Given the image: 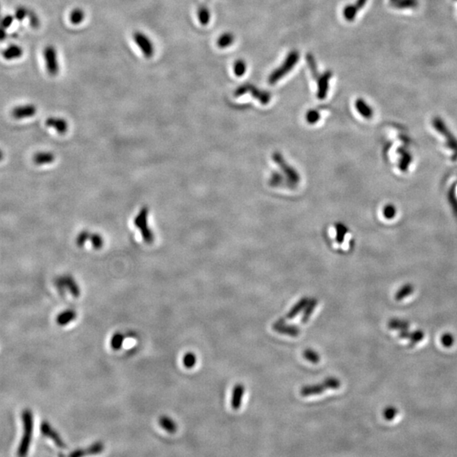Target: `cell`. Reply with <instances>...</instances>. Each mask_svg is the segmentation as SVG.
Returning a JSON list of instances; mask_svg holds the SVG:
<instances>
[{
  "instance_id": "d4e9b609",
  "label": "cell",
  "mask_w": 457,
  "mask_h": 457,
  "mask_svg": "<svg viewBox=\"0 0 457 457\" xmlns=\"http://www.w3.org/2000/svg\"><path fill=\"white\" fill-rule=\"evenodd\" d=\"M76 312L73 310H66L65 312H61L60 315H58L56 322L60 326H65L69 324L70 322L75 320L76 319Z\"/></svg>"
},
{
  "instance_id": "277c9868",
  "label": "cell",
  "mask_w": 457,
  "mask_h": 457,
  "mask_svg": "<svg viewBox=\"0 0 457 457\" xmlns=\"http://www.w3.org/2000/svg\"><path fill=\"white\" fill-rule=\"evenodd\" d=\"M432 125L435 131L445 137L448 148L454 152L453 158L457 159V138L455 136L454 134L452 133L451 130L448 128L447 125L440 117H434Z\"/></svg>"
},
{
  "instance_id": "8fae6325",
  "label": "cell",
  "mask_w": 457,
  "mask_h": 457,
  "mask_svg": "<svg viewBox=\"0 0 457 457\" xmlns=\"http://www.w3.org/2000/svg\"><path fill=\"white\" fill-rule=\"evenodd\" d=\"M333 72L331 70H326L325 72L323 73L319 76L318 81V91H317V96L320 100H323L326 98L328 94V88H329V82L331 80Z\"/></svg>"
},
{
  "instance_id": "83f0119b",
  "label": "cell",
  "mask_w": 457,
  "mask_h": 457,
  "mask_svg": "<svg viewBox=\"0 0 457 457\" xmlns=\"http://www.w3.org/2000/svg\"><path fill=\"white\" fill-rule=\"evenodd\" d=\"M196 16H197V19H198V22L201 25H208V23L210 22L211 13L208 10V7H199L197 12H196Z\"/></svg>"
},
{
  "instance_id": "f5cc1de1",
  "label": "cell",
  "mask_w": 457,
  "mask_h": 457,
  "mask_svg": "<svg viewBox=\"0 0 457 457\" xmlns=\"http://www.w3.org/2000/svg\"><path fill=\"white\" fill-rule=\"evenodd\" d=\"M454 1H457V0H454Z\"/></svg>"
},
{
  "instance_id": "f35d334b",
  "label": "cell",
  "mask_w": 457,
  "mask_h": 457,
  "mask_svg": "<svg viewBox=\"0 0 457 457\" xmlns=\"http://www.w3.org/2000/svg\"><path fill=\"white\" fill-rule=\"evenodd\" d=\"M320 120V113L316 109H309L306 114V122L311 125L317 123Z\"/></svg>"
},
{
  "instance_id": "4316f807",
  "label": "cell",
  "mask_w": 457,
  "mask_h": 457,
  "mask_svg": "<svg viewBox=\"0 0 457 457\" xmlns=\"http://www.w3.org/2000/svg\"><path fill=\"white\" fill-rule=\"evenodd\" d=\"M235 36L231 32H224L217 39V46L220 48H226L233 44Z\"/></svg>"
},
{
  "instance_id": "6da1fadb",
  "label": "cell",
  "mask_w": 457,
  "mask_h": 457,
  "mask_svg": "<svg viewBox=\"0 0 457 457\" xmlns=\"http://www.w3.org/2000/svg\"><path fill=\"white\" fill-rule=\"evenodd\" d=\"M23 428H24V432H23L22 438L20 443V446L18 448V456L20 457H25L27 455L29 451V448L31 445L32 439V435H33V427H34V421H33V414L32 411H24L22 413Z\"/></svg>"
},
{
  "instance_id": "e0dca14e",
  "label": "cell",
  "mask_w": 457,
  "mask_h": 457,
  "mask_svg": "<svg viewBox=\"0 0 457 457\" xmlns=\"http://www.w3.org/2000/svg\"><path fill=\"white\" fill-rule=\"evenodd\" d=\"M244 392H245V387L243 385L239 384L234 387L233 391H232V397H231V407L234 410H239L241 407Z\"/></svg>"
},
{
  "instance_id": "5b68a950",
  "label": "cell",
  "mask_w": 457,
  "mask_h": 457,
  "mask_svg": "<svg viewBox=\"0 0 457 457\" xmlns=\"http://www.w3.org/2000/svg\"><path fill=\"white\" fill-rule=\"evenodd\" d=\"M134 224L140 230L142 238L146 243L151 244L153 242L154 235L149 225V208H143L139 212L134 221Z\"/></svg>"
},
{
  "instance_id": "ac0fdd59",
  "label": "cell",
  "mask_w": 457,
  "mask_h": 457,
  "mask_svg": "<svg viewBox=\"0 0 457 457\" xmlns=\"http://www.w3.org/2000/svg\"><path fill=\"white\" fill-rule=\"evenodd\" d=\"M104 445H103V443L102 442H97V443H95L93 445L89 446L87 449H84V450H76L72 453H70L69 456L72 457H83V456H87V455H96L101 453L102 451H104Z\"/></svg>"
},
{
  "instance_id": "681fc988",
  "label": "cell",
  "mask_w": 457,
  "mask_h": 457,
  "mask_svg": "<svg viewBox=\"0 0 457 457\" xmlns=\"http://www.w3.org/2000/svg\"><path fill=\"white\" fill-rule=\"evenodd\" d=\"M367 2H368V0H356L355 4H356V6L357 7V9L360 10L361 9L364 8Z\"/></svg>"
},
{
  "instance_id": "7c38bea8",
  "label": "cell",
  "mask_w": 457,
  "mask_h": 457,
  "mask_svg": "<svg viewBox=\"0 0 457 457\" xmlns=\"http://www.w3.org/2000/svg\"><path fill=\"white\" fill-rule=\"evenodd\" d=\"M56 284L59 287V289L66 288L73 297L76 298L80 297L81 290H80L79 285L76 284V281L72 277L65 276V277L59 278L56 281Z\"/></svg>"
},
{
  "instance_id": "f907efd6",
  "label": "cell",
  "mask_w": 457,
  "mask_h": 457,
  "mask_svg": "<svg viewBox=\"0 0 457 457\" xmlns=\"http://www.w3.org/2000/svg\"><path fill=\"white\" fill-rule=\"evenodd\" d=\"M7 32L6 29L3 28L0 26V42L3 41L6 39Z\"/></svg>"
},
{
  "instance_id": "30bf717a",
  "label": "cell",
  "mask_w": 457,
  "mask_h": 457,
  "mask_svg": "<svg viewBox=\"0 0 457 457\" xmlns=\"http://www.w3.org/2000/svg\"><path fill=\"white\" fill-rule=\"evenodd\" d=\"M41 432L43 435H44L46 437L50 438L52 441L54 442L55 445L60 449H66V444L65 443L62 438L60 437L59 433L49 424V423L44 421L41 424Z\"/></svg>"
},
{
  "instance_id": "c3c4849f",
  "label": "cell",
  "mask_w": 457,
  "mask_h": 457,
  "mask_svg": "<svg viewBox=\"0 0 457 457\" xmlns=\"http://www.w3.org/2000/svg\"><path fill=\"white\" fill-rule=\"evenodd\" d=\"M454 193L453 190L450 191V202H451L453 209L457 213V199Z\"/></svg>"
},
{
  "instance_id": "d590c367",
  "label": "cell",
  "mask_w": 457,
  "mask_h": 457,
  "mask_svg": "<svg viewBox=\"0 0 457 457\" xmlns=\"http://www.w3.org/2000/svg\"><path fill=\"white\" fill-rule=\"evenodd\" d=\"M124 342V335L120 333H116L111 339L110 346L114 350H120Z\"/></svg>"
},
{
  "instance_id": "52a82bcc",
  "label": "cell",
  "mask_w": 457,
  "mask_h": 457,
  "mask_svg": "<svg viewBox=\"0 0 457 457\" xmlns=\"http://www.w3.org/2000/svg\"><path fill=\"white\" fill-rule=\"evenodd\" d=\"M46 69L50 76H57L60 72V63L58 60L57 51L52 45H48L44 50Z\"/></svg>"
},
{
  "instance_id": "836d02e7",
  "label": "cell",
  "mask_w": 457,
  "mask_h": 457,
  "mask_svg": "<svg viewBox=\"0 0 457 457\" xmlns=\"http://www.w3.org/2000/svg\"><path fill=\"white\" fill-rule=\"evenodd\" d=\"M303 356H304L305 359L307 360L308 362L312 363V364H318L320 362L319 354L315 350H312V349H306V350H304Z\"/></svg>"
},
{
  "instance_id": "f6af8a7d",
  "label": "cell",
  "mask_w": 457,
  "mask_h": 457,
  "mask_svg": "<svg viewBox=\"0 0 457 457\" xmlns=\"http://www.w3.org/2000/svg\"><path fill=\"white\" fill-rule=\"evenodd\" d=\"M13 22H14V16H4L2 19H0V26L3 27V28L7 29L12 25Z\"/></svg>"
},
{
  "instance_id": "7bdbcfd3",
  "label": "cell",
  "mask_w": 457,
  "mask_h": 457,
  "mask_svg": "<svg viewBox=\"0 0 457 457\" xmlns=\"http://www.w3.org/2000/svg\"><path fill=\"white\" fill-rule=\"evenodd\" d=\"M29 20H30V25H32L33 28H38L40 25V20L38 16L36 15V13L33 11H29Z\"/></svg>"
},
{
  "instance_id": "cb8c5ba5",
  "label": "cell",
  "mask_w": 457,
  "mask_h": 457,
  "mask_svg": "<svg viewBox=\"0 0 457 457\" xmlns=\"http://www.w3.org/2000/svg\"><path fill=\"white\" fill-rule=\"evenodd\" d=\"M69 19L73 25H81L86 19L85 11L81 8H75L69 13Z\"/></svg>"
},
{
  "instance_id": "ba28073f",
  "label": "cell",
  "mask_w": 457,
  "mask_h": 457,
  "mask_svg": "<svg viewBox=\"0 0 457 457\" xmlns=\"http://www.w3.org/2000/svg\"><path fill=\"white\" fill-rule=\"evenodd\" d=\"M87 241L91 243V246L94 249H101L104 246V240L100 235L97 233H91L88 231H82L76 238V244L78 246H84Z\"/></svg>"
},
{
  "instance_id": "4fadbf2b",
  "label": "cell",
  "mask_w": 457,
  "mask_h": 457,
  "mask_svg": "<svg viewBox=\"0 0 457 457\" xmlns=\"http://www.w3.org/2000/svg\"><path fill=\"white\" fill-rule=\"evenodd\" d=\"M273 329L279 334H286L291 337H297L301 333L300 328L295 325H285L284 322L279 320L273 325Z\"/></svg>"
},
{
  "instance_id": "74e56055",
  "label": "cell",
  "mask_w": 457,
  "mask_h": 457,
  "mask_svg": "<svg viewBox=\"0 0 457 457\" xmlns=\"http://www.w3.org/2000/svg\"><path fill=\"white\" fill-rule=\"evenodd\" d=\"M408 325H409L408 323L400 320V319H392L389 322L388 324L389 328L391 329H401V330L407 329Z\"/></svg>"
},
{
  "instance_id": "9a60e30c",
  "label": "cell",
  "mask_w": 457,
  "mask_h": 457,
  "mask_svg": "<svg viewBox=\"0 0 457 457\" xmlns=\"http://www.w3.org/2000/svg\"><path fill=\"white\" fill-rule=\"evenodd\" d=\"M46 126L54 128L60 135L65 134L69 127L66 120L63 118H57V117L47 118V120H46Z\"/></svg>"
},
{
  "instance_id": "e575fe53",
  "label": "cell",
  "mask_w": 457,
  "mask_h": 457,
  "mask_svg": "<svg viewBox=\"0 0 457 457\" xmlns=\"http://www.w3.org/2000/svg\"><path fill=\"white\" fill-rule=\"evenodd\" d=\"M246 63L243 60H238L234 64L233 69L237 76H242L246 72Z\"/></svg>"
},
{
  "instance_id": "ee69618b",
  "label": "cell",
  "mask_w": 457,
  "mask_h": 457,
  "mask_svg": "<svg viewBox=\"0 0 457 457\" xmlns=\"http://www.w3.org/2000/svg\"><path fill=\"white\" fill-rule=\"evenodd\" d=\"M396 414H397V409H395L393 407H387L384 412V416L386 420L394 419Z\"/></svg>"
},
{
  "instance_id": "d6a6232c",
  "label": "cell",
  "mask_w": 457,
  "mask_h": 457,
  "mask_svg": "<svg viewBox=\"0 0 457 457\" xmlns=\"http://www.w3.org/2000/svg\"><path fill=\"white\" fill-rule=\"evenodd\" d=\"M401 154V158H400V169L402 171H407V169L409 167L412 161H413V158H412V155H411L409 152L403 151L400 152Z\"/></svg>"
},
{
  "instance_id": "603a6c76",
  "label": "cell",
  "mask_w": 457,
  "mask_h": 457,
  "mask_svg": "<svg viewBox=\"0 0 457 457\" xmlns=\"http://www.w3.org/2000/svg\"><path fill=\"white\" fill-rule=\"evenodd\" d=\"M309 300L310 299L307 297H303L302 299H300L299 302L295 306H292V308L290 309V312L287 313L285 319H292L296 318L300 312L303 311V309H305L307 303H308Z\"/></svg>"
},
{
  "instance_id": "3957f363",
  "label": "cell",
  "mask_w": 457,
  "mask_h": 457,
  "mask_svg": "<svg viewBox=\"0 0 457 457\" xmlns=\"http://www.w3.org/2000/svg\"><path fill=\"white\" fill-rule=\"evenodd\" d=\"M341 381L337 378H328L318 385H306L301 389L300 394L303 397L323 394L328 390H337L341 387Z\"/></svg>"
},
{
  "instance_id": "7dc6e473",
  "label": "cell",
  "mask_w": 457,
  "mask_h": 457,
  "mask_svg": "<svg viewBox=\"0 0 457 457\" xmlns=\"http://www.w3.org/2000/svg\"><path fill=\"white\" fill-rule=\"evenodd\" d=\"M441 342L445 347H450L454 343V337L452 334H445L442 336Z\"/></svg>"
},
{
  "instance_id": "b9f144b4",
  "label": "cell",
  "mask_w": 457,
  "mask_h": 457,
  "mask_svg": "<svg viewBox=\"0 0 457 457\" xmlns=\"http://www.w3.org/2000/svg\"><path fill=\"white\" fill-rule=\"evenodd\" d=\"M282 179H283V177L281 175V174L279 173V172H274V173L272 174L271 177H270L269 183H270L271 186H277L283 182Z\"/></svg>"
},
{
  "instance_id": "816d5d0a",
  "label": "cell",
  "mask_w": 457,
  "mask_h": 457,
  "mask_svg": "<svg viewBox=\"0 0 457 457\" xmlns=\"http://www.w3.org/2000/svg\"><path fill=\"white\" fill-rule=\"evenodd\" d=\"M3 152H2V151H1V150H0V161L3 160Z\"/></svg>"
},
{
  "instance_id": "f1b7e54d",
  "label": "cell",
  "mask_w": 457,
  "mask_h": 457,
  "mask_svg": "<svg viewBox=\"0 0 457 457\" xmlns=\"http://www.w3.org/2000/svg\"><path fill=\"white\" fill-rule=\"evenodd\" d=\"M159 424L166 432L170 433V434H174L177 431L176 423L168 416H161L159 419Z\"/></svg>"
},
{
  "instance_id": "44dd1931",
  "label": "cell",
  "mask_w": 457,
  "mask_h": 457,
  "mask_svg": "<svg viewBox=\"0 0 457 457\" xmlns=\"http://www.w3.org/2000/svg\"><path fill=\"white\" fill-rule=\"evenodd\" d=\"M54 159H55V156L53 152H40L37 154H35L33 157L35 164L38 165L51 164L54 162Z\"/></svg>"
},
{
  "instance_id": "9c48e42d",
  "label": "cell",
  "mask_w": 457,
  "mask_h": 457,
  "mask_svg": "<svg viewBox=\"0 0 457 457\" xmlns=\"http://www.w3.org/2000/svg\"><path fill=\"white\" fill-rule=\"evenodd\" d=\"M273 159L278 165H280V167L282 169V171H284V174L286 175L287 178L290 179V182L292 183L293 185H296V184L299 182V174L297 173V171L294 168L291 167L289 164H287L284 158H283V156L281 153H279V152L274 153Z\"/></svg>"
},
{
  "instance_id": "1f68e13d",
  "label": "cell",
  "mask_w": 457,
  "mask_h": 457,
  "mask_svg": "<svg viewBox=\"0 0 457 457\" xmlns=\"http://www.w3.org/2000/svg\"><path fill=\"white\" fill-rule=\"evenodd\" d=\"M413 290H414V287L413 284H405L395 294V300L401 301L402 299H405L406 297L410 296L411 294L413 293Z\"/></svg>"
},
{
  "instance_id": "f546056e",
  "label": "cell",
  "mask_w": 457,
  "mask_h": 457,
  "mask_svg": "<svg viewBox=\"0 0 457 457\" xmlns=\"http://www.w3.org/2000/svg\"><path fill=\"white\" fill-rule=\"evenodd\" d=\"M358 11L359 10L357 9L355 3L347 4V6L344 8V18L347 20V22H353L354 20L356 19Z\"/></svg>"
},
{
  "instance_id": "60d3db41",
  "label": "cell",
  "mask_w": 457,
  "mask_h": 457,
  "mask_svg": "<svg viewBox=\"0 0 457 457\" xmlns=\"http://www.w3.org/2000/svg\"><path fill=\"white\" fill-rule=\"evenodd\" d=\"M28 10H26L24 7H19V8L16 10V13H15V18H16L17 21L22 22V20L25 19L26 16H28Z\"/></svg>"
},
{
  "instance_id": "8992f818",
  "label": "cell",
  "mask_w": 457,
  "mask_h": 457,
  "mask_svg": "<svg viewBox=\"0 0 457 457\" xmlns=\"http://www.w3.org/2000/svg\"><path fill=\"white\" fill-rule=\"evenodd\" d=\"M133 40L135 42L136 46L140 48L144 57L147 59H151L155 54V46L153 42L152 41L148 35L144 32H135L133 34Z\"/></svg>"
},
{
  "instance_id": "8d00e7d4",
  "label": "cell",
  "mask_w": 457,
  "mask_h": 457,
  "mask_svg": "<svg viewBox=\"0 0 457 457\" xmlns=\"http://www.w3.org/2000/svg\"><path fill=\"white\" fill-rule=\"evenodd\" d=\"M196 363V356L193 352H187L183 357V364L186 369H193Z\"/></svg>"
},
{
  "instance_id": "4dcf8cb0",
  "label": "cell",
  "mask_w": 457,
  "mask_h": 457,
  "mask_svg": "<svg viewBox=\"0 0 457 457\" xmlns=\"http://www.w3.org/2000/svg\"><path fill=\"white\" fill-rule=\"evenodd\" d=\"M306 60L307 65H308L309 69H310L311 73H312L313 79H318L320 75H319V69H318V65L316 63L315 58L312 54H307L306 55Z\"/></svg>"
},
{
  "instance_id": "ab89813d",
  "label": "cell",
  "mask_w": 457,
  "mask_h": 457,
  "mask_svg": "<svg viewBox=\"0 0 457 457\" xmlns=\"http://www.w3.org/2000/svg\"><path fill=\"white\" fill-rule=\"evenodd\" d=\"M396 213H397V209L393 204H387V205L385 206V208L383 209L384 217L387 218V219L394 218L395 215H396Z\"/></svg>"
},
{
  "instance_id": "2e32d148",
  "label": "cell",
  "mask_w": 457,
  "mask_h": 457,
  "mask_svg": "<svg viewBox=\"0 0 457 457\" xmlns=\"http://www.w3.org/2000/svg\"><path fill=\"white\" fill-rule=\"evenodd\" d=\"M247 92L252 94L253 98L259 100L262 104H267L271 100V94L268 91L260 90V89L256 87L255 86L252 85L247 83Z\"/></svg>"
},
{
  "instance_id": "7402d4cb",
  "label": "cell",
  "mask_w": 457,
  "mask_h": 457,
  "mask_svg": "<svg viewBox=\"0 0 457 457\" xmlns=\"http://www.w3.org/2000/svg\"><path fill=\"white\" fill-rule=\"evenodd\" d=\"M3 57L7 60H12L18 59L23 54L22 47L17 45H11L3 51Z\"/></svg>"
},
{
  "instance_id": "5bb4252c",
  "label": "cell",
  "mask_w": 457,
  "mask_h": 457,
  "mask_svg": "<svg viewBox=\"0 0 457 457\" xmlns=\"http://www.w3.org/2000/svg\"><path fill=\"white\" fill-rule=\"evenodd\" d=\"M37 113V108L33 104H27L16 107L12 110V116L16 120H22L25 118L32 117Z\"/></svg>"
},
{
  "instance_id": "484cf974",
  "label": "cell",
  "mask_w": 457,
  "mask_h": 457,
  "mask_svg": "<svg viewBox=\"0 0 457 457\" xmlns=\"http://www.w3.org/2000/svg\"><path fill=\"white\" fill-rule=\"evenodd\" d=\"M317 306H318V300L314 299V298L309 300L308 303L305 307V311L303 312V317L301 319V323L303 325H306V323L309 321V319L312 316V312H314Z\"/></svg>"
},
{
  "instance_id": "d6986e66",
  "label": "cell",
  "mask_w": 457,
  "mask_h": 457,
  "mask_svg": "<svg viewBox=\"0 0 457 457\" xmlns=\"http://www.w3.org/2000/svg\"><path fill=\"white\" fill-rule=\"evenodd\" d=\"M355 107L357 112L367 120H369L373 116L372 108L363 98H359L356 99L355 102Z\"/></svg>"
},
{
  "instance_id": "7a4b0ae2",
  "label": "cell",
  "mask_w": 457,
  "mask_h": 457,
  "mask_svg": "<svg viewBox=\"0 0 457 457\" xmlns=\"http://www.w3.org/2000/svg\"><path fill=\"white\" fill-rule=\"evenodd\" d=\"M299 59L300 53L298 51H290V53L287 54L286 58L284 59V62L282 63L281 66L274 69V71L269 75L268 82L272 85H274L279 81L283 79V77L286 76L287 74L290 73L293 69L294 67L297 65Z\"/></svg>"
},
{
  "instance_id": "bcb514c9",
  "label": "cell",
  "mask_w": 457,
  "mask_h": 457,
  "mask_svg": "<svg viewBox=\"0 0 457 457\" xmlns=\"http://www.w3.org/2000/svg\"><path fill=\"white\" fill-rule=\"evenodd\" d=\"M337 241L339 243L343 242L344 237L346 236V233H347V228L344 226L343 224H339L337 228Z\"/></svg>"
},
{
  "instance_id": "ffe728a7",
  "label": "cell",
  "mask_w": 457,
  "mask_h": 457,
  "mask_svg": "<svg viewBox=\"0 0 457 457\" xmlns=\"http://www.w3.org/2000/svg\"><path fill=\"white\" fill-rule=\"evenodd\" d=\"M391 6L397 10H413L419 5L418 0H389Z\"/></svg>"
}]
</instances>
